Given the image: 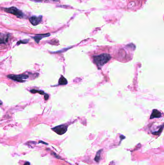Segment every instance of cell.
Segmentation results:
<instances>
[{"label":"cell","instance_id":"cell-1","mask_svg":"<svg viewBox=\"0 0 164 165\" xmlns=\"http://www.w3.org/2000/svg\"><path fill=\"white\" fill-rule=\"evenodd\" d=\"M111 58V57L109 54H102L94 56L93 57V60L98 67H101L104 65V64L107 63Z\"/></svg>","mask_w":164,"mask_h":165},{"label":"cell","instance_id":"cell-2","mask_svg":"<svg viewBox=\"0 0 164 165\" xmlns=\"http://www.w3.org/2000/svg\"><path fill=\"white\" fill-rule=\"evenodd\" d=\"M5 11L7 13L15 15L19 18H23L24 17V14L21 11L17 9L16 7H11L9 8H5Z\"/></svg>","mask_w":164,"mask_h":165},{"label":"cell","instance_id":"cell-3","mask_svg":"<svg viewBox=\"0 0 164 165\" xmlns=\"http://www.w3.org/2000/svg\"><path fill=\"white\" fill-rule=\"evenodd\" d=\"M7 77L19 82H24L25 80L29 78V76L24 74L20 75H7Z\"/></svg>","mask_w":164,"mask_h":165},{"label":"cell","instance_id":"cell-4","mask_svg":"<svg viewBox=\"0 0 164 165\" xmlns=\"http://www.w3.org/2000/svg\"><path fill=\"white\" fill-rule=\"evenodd\" d=\"M52 130L59 135H63L67 132V127L65 125H60L54 127L52 128Z\"/></svg>","mask_w":164,"mask_h":165},{"label":"cell","instance_id":"cell-5","mask_svg":"<svg viewBox=\"0 0 164 165\" xmlns=\"http://www.w3.org/2000/svg\"><path fill=\"white\" fill-rule=\"evenodd\" d=\"M42 16H33L30 17V23L34 26H36L41 22L42 20Z\"/></svg>","mask_w":164,"mask_h":165},{"label":"cell","instance_id":"cell-6","mask_svg":"<svg viewBox=\"0 0 164 165\" xmlns=\"http://www.w3.org/2000/svg\"><path fill=\"white\" fill-rule=\"evenodd\" d=\"M162 115L161 113L159 111L157 110H153V112L152 113L151 115L150 119H153L155 118H159V117H161Z\"/></svg>","mask_w":164,"mask_h":165},{"label":"cell","instance_id":"cell-7","mask_svg":"<svg viewBox=\"0 0 164 165\" xmlns=\"http://www.w3.org/2000/svg\"><path fill=\"white\" fill-rule=\"evenodd\" d=\"M8 35L5 33H0V44H5L8 41Z\"/></svg>","mask_w":164,"mask_h":165},{"label":"cell","instance_id":"cell-8","mask_svg":"<svg viewBox=\"0 0 164 165\" xmlns=\"http://www.w3.org/2000/svg\"><path fill=\"white\" fill-rule=\"evenodd\" d=\"M50 35V34L37 35L35 36L33 38L34 39L36 42H37V43H39L41 39L45 38V37H48Z\"/></svg>","mask_w":164,"mask_h":165},{"label":"cell","instance_id":"cell-9","mask_svg":"<svg viewBox=\"0 0 164 165\" xmlns=\"http://www.w3.org/2000/svg\"><path fill=\"white\" fill-rule=\"evenodd\" d=\"M31 93H39L40 95L44 96L45 100H47L49 98V95L47 94L44 93V91L42 90H30Z\"/></svg>","mask_w":164,"mask_h":165},{"label":"cell","instance_id":"cell-10","mask_svg":"<svg viewBox=\"0 0 164 165\" xmlns=\"http://www.w3.org/2000/svg\"><path fill=\"white\" fill-rule=\"evenodd\" d=\"M68 84L67 79H65L64 76H61L59 80V84L60 85H65Z\"/></svg>","mask_w":164,"mask_h":165},{"label":"cell","instance_id":"cell-11","mask_svg":"<svg viewBox=\"0 0 164 165\" xmlns=\"http://www.w3.org/2000/svg\"><path fill=\"white\" fill-rule=\"evenodd\" d=\"M101 151H100L98 152H97V154L96 157H95V160L97 162L99 161V160H100V153H101Z\"/></svg>","mask_w":164,"mask_h":165},{"label":"cell","instance_id":"cell-12","mask_svg":"<svg viewBox=\"0 0 164 165\" xmlns=\"http://www.w3.org/2000/svg\"><path fill=\"white\" fill-rule=\"evenodd\" d=\"M24 165H30V163H28V162H26Z\"/></svg>","mask_w":164,"mask_h":165}]
</instances>
